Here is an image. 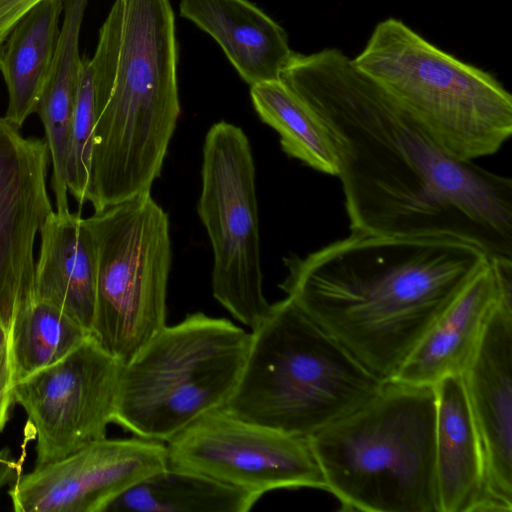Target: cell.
Segmentation results:
<instances>
[{
  "label": "cell",
  "instance_id": "3957f363",
  "mask_svg": "<svg viewBox=\"0 0 512 512\" xmlns=\"http://www.w3.org/2000/svg\"><path fill=\"white\" fill-rule=\"evenodd\" d=\"M169 0H123L113 85L95 120L87 202L94 211L150 192L180 116Z\"/></svg>",
  "mask_w": 512,
  "mask_h": 512
},
{
  "label": "cell",
  "instance_id": "d4e9b609",
  "mask_svg": "<svg viewBox=\"0 0 512 512\" xmlns=\"http://www.w3.org/2000/svg\"><path fill=\"white\" fill-rule=\"evenodd\" d=\"M21 461L11 459L10 450L0 451V490L10 482H14L21 474Z\"/></svg>",
  "mask_w": 512,
  "mask_h": 512
},
{
  "label": "cell",
  "instance_id": "277c9868",
  "mask_svg": "<svg viewBox=\"0 0 512 512\" xmlns=\"http://www.w3.org/2000/svg\"><path fill=\"white\" fill-rule=\"evenodd\" d=\"M239 380L223 408L290 435H314L372 399L384 381L289 297L252 329Z\"/></svg>",
  "mask_w": 512,
  "mask_h": 512
},
{
  "label": "cell",
  "instance_id": "9a60e30c",
  "mask_svg": "<svg viewBox=\"0 0 512 512\" xmlns=\"http://www.w3.org/2000/svg\"><path fill=\"white\" fill-rule=\"evenodd\" d=\"M500 304L512 307V258L488 256L424 333L391 380L435 386L446 377L461 374Z\"/></svg>",
  "mask_w": 512,
  "mask_h": 512
},
{
  "label": "cell",
  "instance_id": "4fadbf2b",
  "mask_svg": "<svg viewBox=\"0 0 512 512\" xmlns=\"http://www.w3.org/2000/svg\"><path fill=\"white\" fill-rule=\"evenodd\" d=\"M19 130L0 117V319L8 323L33 296L35 241L54 211L47 144Z\"/></svg>",
  "mask_w": 512,
  "mask_h": 512
},
{
  "label": "cell",
  "instance_id": "8fae6325",
  "mask_svg": "<svg viewBox=\"0 0 512 512\" xmlns=\"http://www.w3.org/2000/svg\"><path fill=\"white\" fill-rule=\"evenodd\" d=\"M122 366L89 335L63 359L15 385V402L34 429L35 466L106 437Z\"/></svg>",
  "mask_w": 512,
  "mask_h": 512
},
{
  "label": "cell",
  "instance_id": "8992f818",
  "mask_svg": "<svg viewBox=\"0 0 512 512\" xmlns=\"http://www.w3.org/2000/svg\"><path fill=\"white\" fill-rule=\"evenodd\" d=\"M353 62L459 159L492 155L512 134L505 87L397 18L377 23Z\"/></svg>",
  "mask_w": 512,
  "mask_h": 512
},
{
  "label": "cell",
  "instance_id": "6da1fadb",
  "mask_svg": "<svg viewBox=\"0 0 512 512\" xmlns=\"http://www.w3.org/2000/svg\"><path fill=\"white\" fill-rule=\"evenodd\" d=\"M327 127L351 233L444 237L512 258V181L444 149L337 48L293 52L280 75Z\"/></svg>",
  "mask_w": 512,
  "mask_h": 512
},
{
  "label": "cell",
  "instance_id": "2e32d148",
  "mask_svg": "<svg viewBox=\"0 0 512 512\" xmlns=\"http://www.w3.org/2000/svg\"><path fill=\"white\" fill-rule=\"evenodd\" d=\"M179 12L218 43L249 86L280 79L293 54L286 31L250 0H180Z\"/></svg>",
  "mask_w": 512,
  "mask_h": 512
},
{
  "label": "cell",
  "instance_id": "52a82bcc",
  "mask_svg": "<svg viewBox=\"0 0 512 512\" xmlns=\"http://www.w3.org/2000/svg\"><path fill=\"white\" fill-rule=\"evenodd\" d=\"M251 334L202 312L164 326L122 366L114 423L167 442L223 407L242 371Z\"/></svg>",
  "mask_w": 512,
  "mask_h": 512
},
{
  "label": "cell",
  "instance_id": "30bf717a",
  "mask_svg": "<svg viewBox=\"0 0 512 512\" xmlns=\"http://www.w3.org/2000/svg\"><path fill=\"white\" fill-rule=\"evenodd\" d=\"M167 467L209 477L259 499L277 489L326 490L309 438L211 410L167 441Z\"/></svg>",
  "mask_w": 512,
  "mask_h": 512
},
{
  "label": "cell",
  "instance_id": "9c48e42d",
  "mask_svg": "<svg viewBox=\"0 0 512 512\" xmlns=\"http://www.w3.org/2000/svg\"><path fill=\"white\" fill-rule=\"evenodd\" d=\"M197 212L213 251V296L253 329L271 304L263 294L254 158L239 126L222 120L206 133Z\"/></svg>",
  "mask_w": 512,
  "mask_h": 512
},
{
  "label": "cell",
  "instance_id": "5b68a950",
  "mask_svg": "<svg viewBox=\"0 0 512 512\" xmlns=\"http://www.w3.org/2000/svg\"><path fill=\"white\" fill-rule=\"evenodd\" d=\"M434 386L384 381L360 408L309 437L342 511L439 512Z\"/></svg>",
  "mask_w": 512,
  "mask_h": 512
},
{
  "label": "cell",
  "instance_id": "5bb4252c",
  "mask_svg": "<svg viewBox=\"0 0 512 512\" xmlns=\"http://www.w3.org/2000/svg\"><path fill=\"white\" fill-rule=\"evenodd\" d=\"M461 376L483 456L478 511L511 512L512 307L495 309Z\"/></svg>",
  "mask_w": 512,
  "mask_h": 512
},
{
  "label": "cell",
  "instance_id": "7a4b0ae2",
  "mask_svg": "<svg viewBox=\"0 0 512 512\" xmlns=\"http://www.w3.org/2000/svg\"><path fill=\"white\" fill-rule=\"evenodd\" d=\"M487 258L452 238L351 233L303 257H285L279 287L387 381Z\"/></svg>",
  "mask_w": 512,
  "mask_h": 512
},
{
  "label": "cell",
  "instance_id": "7402d4cb",
  "mask_svg": "<svg viewBox=\"0 0 512 512\" xmlns=\"http://www.w3.org/2000/svg\"><path fill=\"white\" fill-rule=\"evenodd\" d=\"M89 335L60 307L32 296L18 309L12 324L15 385L63 359Z\"/></svg>",
  "mask_w": 512,
  "mask_h": 512
},
{
  "label": "cell",
  "instance_id": "e0dca14e",
  "mask_svg": "<svg viewBox=\"0 0 512 512\" xmlns=\"http://www.w3.org/2000/svg\"><path fill=\"white\" fill-rule=\"evenodd\" d=\"M39 236L33 296L60 307L91 334L97 259L94 238L85 218L80 212L53 211Z\"/></svg>",
  "mask_w": 512,
  "mask_h": 512
},
{
  "label": "cell",
  "instance_id": "ac0fdd59",
  "mask_svg": "<svg viewBox=\"0 0 512 512\" xmlns=\"http://www.w3.org/2000/svg\"><path fill=\"white\" fill-rule=\"evenodd\" d=\"M435 477L439 512L478 511L483 456L461 374L435 386Z\"/></svg>",
  "mask_w": 512,
  "mask_h": 512
},
{
  "label": "cell",
  "instance_id": "ffe728a7",
  "mask_svg": "<svg viewBox=\"0 0 512 512\" xmlns=\"http://www.w3.org/2000/svg\"><path fill=\"white\" fill-rule=\"evenodd\" d=\"M258 500L204 475L166 467L127 489L105 512H247Z\"/></svg>",
  "mask_w": 512,
  "mask_h": 512
},
{
  "label": "cell",
  "instance_id": "ba28073f",
  "mask_svg": "<svg viewBox=\"0 0 512 512\" xmlns=\"http://www.w3.org/2000/svg\"><path fill=\"white\" fill-rule=\"evenodd\" d=\"M85 220L97 259L91 335L125 365L166 326L172 263L168 214L147 192Z\"/></svg>",
  "mask_w": 512,
  "mask_h": 512
},
{
  "label": "cell",
  "instance_id": "44dd1931",
  "mask_svg": "<svg viewBox=\"0 0 512 512\" xmlns=\"http://www.w3.org/2000/svg\"><path fill=\"white\" fill-rule=\"evenodd\" d=\"M259 118L280 136L282 150L305 165L337 175L338 156L333 139L318 115L280 79L250 86Z\"/></svg>",
  "mask_w": 512,
  "mask_h": 512
},
{
  "label": "cell",
  "instance_id": "603a6c76",
  "mask_svg": "<svg viewBox=\"0 0 512 512\" xmlns=\"http://www.w3.org/2000/svg\"><path fill=\"white\" fill-rule=\"evenodd\" d=\"M12 324L0 319V433L10 416L14 398L12 363Z\"/></svg>",
  "mask_w": 512,
  "mask_h": 512
},
{
  "label": "cell",
  "instance_id": "7c38bea8",
  "mask_svg": "<svg viewBox=\"0 0 512 512\" xmlns=\"http://www.w3.org/2000/svg\"><path fill=\"white\" fill-rule=\"evenodd\" d=\"M166 467L161 441L105 437L21 473L9 495L16 512H105L127 489Z\"/></svg>",
  "mask_w": 512,
  "mask_h": 512
},
{
  "label": "cell",
  "instance_id": "cb8c5ba5",
  "mask_svg": "<svg viewBox=\"0 0 512 512\" xmlns=\"http://www.w3.org/2000/svg\"><path fill=\"white\" fill-rule=\"evenodd\" d=\"M42 0H0V49L12 28Z\"/></svg>",
  "mask_w": 512,
  "mask_h": 512
},
{
  "label": "cell",
  "instance_id": "d6986e66",
  "mask_svg": "<svg viewBox=\"0 0 512 512\" xmlns=\"http://www.w3.org/2000/svg\"><path fill=\"white\" fill-rule=\"evenodd\" d=\"M62 0H42L10 31L0 49V71L7 91L4 117L19 129L36 113L60 33Z\"/></svg>",
  "mask_w": 512,
  "mask_h": 512
}]
</instances>
